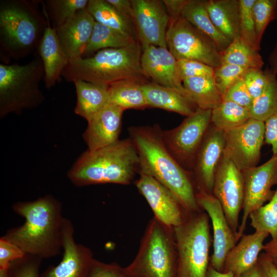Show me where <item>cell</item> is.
<instances>
[{
    "instance_id": "74e56055",
    "label": "cell",
    "mask_w": 277,
    "mask_h": 277,
    "mask_svg": "<svg viewBox=\"0 0 277 277\" xmlns=\"http://www.w3.org/2000/svg\"><path fill=\"white\" fill-rule=\"evenodd\" d=\"M277 7L276 0H255L253 6V15L259 44L269 22L274 17Z\"/></svg>"
},
{
    "instance_id": "8d00e7d4",
    "label": "cell",
    "mask_w": 277,
    "mask_h": 277,
    "mask_svg": "<svg viewBox=\"0 0 277 277\" xmlns=\"http://www.w3.org/2000/svg\"><path fill=\"white\" fill-rule=\"evenodd\" d=\"M255 1L239 0L240 35L247 44L259 51L260 44L257 39L252 11Z\"/></svg>"
},
{
    "instance_id": "e575fe53",
    "label": "cell",
    "mask_w": 277,
    "mask_h": 277,
    "mask_svg": "<svg viewBox=\"0 0 277 277\" xmlns=\"http://www.w3.org/2000/svg\"><path fill=\"white\" fill-rule=\"evenodd\" d=\"M249 111L251 118L264 122L277 111V80L273 73L265 91L253 100Z\"/></svg>"
},
{
    "instance_id": "7a4b0ae2",
    "label": "cell",
    "mask_w": 277,
    "mask_h": 277,
    "mask_svg": "<svg viewBox=\"0 0 277 277\" xmlns=\"http://www.w3.org/2000/svg\"><path fill=\"white\" fill-rule=\"evenodd\" d=\"M162 130L158 124L128 128L129 137L139 156V174L151 176L169 189L188 213L200 212L192 172L183 168L168 151L162 139Z\"/></svg>"
},
{
    "instance_id": "ee69618b",
    "label": "cell",
    "mask_w": 277,
    "mask_h": 277,
    "mask_svg": "<svg viewBox=\"0 0 277 277\" xmlns=\"http://www.w3.org/2000/svg\"><path fill=\"white\" fill-rule=\"evenodd\" d=\"M26 254L15 244L3 236L0 238V269H8L12 262Z\"/></svg>"
},
{
    "instance_id": "ab89813d",
    "label": "cell",
    "mask_w": 277,
    "mask_h": 277,
    "mask_svg": "<svg viewBox=\"0 0 277 277\" xmlns=\"http://www.w3.org/2000/svg\"><path fill=\"white\" fill-rule=\"evenodd\" d=\"M43 259L29 254L12 262L8 268L9 277H39Z\"/></svg>"
},
{
    "instance_id": "4316f807",
    "label": "cell",
    "mask_w": 277,
    "mask_h": 277,
    "mask_svg": "<svg viewBox=\"0 0 277 277\" xmlns=\"http://www.w3.org/2000/svg\"><path fill=\"white\" fill-rule=\"evenodd\" d=\"M181 16L210 37L222 53L231 42L212 23L205 5V1L187 0Z\"/></svg>"
},
{
    "instance_id": "f907efd6",
    "label": "cell",
    "mask_w": 277,
    "mask_h": 277,
    "mask_svg": "<svg viewBox=\"0 0 277 277\" xmlns=\"http://www.w3.org/2000/svg\"><path fill=\"white\" fill-rule=\"evenodd\" d=\"M264 252L277 268V239L264 244Z\"/></svg>"
},
{
    "instance_id": "bcb514c9",
    "label": "cell",
    "mask_w": 277,
    "mask_h": 277,
    "mask_svg": "<svg viewBox=\"0 0 277 277\" xmlns=\"http://www.w3.org/2000/svg\"><path fill=\"white\" fill-rule=\"evenodd\" d=\"M265 141L271 145L273 155L277 154V111L265 122Z\"/></svg>"
},
{
    "instance_id": "d590c367",
    "label": "cell",
    "mask_w": 277,
    "mask_h": 277,
    "mask_svg": "<svg viewBox=\"0 0 277 277\" xmlns=\"http://www.w3.org/2000/svg\"><path fill=\"white\" fill-rule=\"evenodd\" d=\"M89 0H48L46 1L47 15L53 27L64 24L78 11L86 9Z\"/></svg>"
},
{
    "instance_id": "4fadbf2b",
    "label": "cell",
    "mask_w": 277,
    "mask_h": 277,
    "mask_svg": "<svg viewBox=\"0 0 277 277\" xmlns=\"http://www.w3.org/2000/svg\"><path fill=\"white\" fill-rule=\"evenodd\" d=\"M244 196L243 215L237 239L243 235L249 214L264 205L272 197V187L277 185V154L273 155L263 164L242 171Z\"/></svg>"
},
{
    "instance_id": "11a10c76",
    "label": "cell",
    "mask_w": 277,
    "mask_h": 277,
    "mask_svg": "<svg viewBox=\"0 0 277 277\" xmlns=\"http://www.w3.org/2000/svg\"><path fill=\"white\" fill-rule=\"evenodd\" d=\"M0 277H9L8 268L0 269Z\"/></svg>"
},
{
    "instance_id": "db71d44e",
    "label": "cell",
    "mask_w": 277,
    "mask_h": 277,
    "mask_svg": "<svg viewBox=\"0 0 277 277\" xmlns=\"http://www.w3.org/2000/svg\"><path fill=\"white\" fill-rule=\"evenodd\" d=\"M271 65L272 66L273 73L277 74V46L271 56Z\"/></svg>"
},
{
    "instance_id": "ba28073f",
    "label": "cell",
    "mask_w": 277,
    "mask_h": 277,
    "mask_svg": "<svg viewBox=\"0 0 277 277\" xmlns=\"http://www.w3.org/2000/svg\"><path fill=\"white\" fill-rule=\"evenodd\" d=\"M177 256V277H206L211 235L209 217L201 211L188 214L173 228Z\"/></svg>"
},
{
    "instance_id": "f1b7e54d",
    "label": "cell",
    "mask_w": 277,
    "mask_h": 277,
    "mask_svg": "<svg viewBox=\"0 0 277 277\" xmlns=\"http://www.w3.org/2000/svg\"><path fill=\"white\" fill-rule=\"evenodd\" d=\"M183 85L197 107L212 110L223 101L213 77L198 76L183 80Z\"/></svg>"
},
{
    "instance_id": "9c48e42d",
    "label": "cell",
    "mask_w": 277,
    "mask_h": 277,
    "mask_svg": "<svg viewBox=\"0 0 277 277\" xmlns=\"http://www.w3.org/2000/svg\"><path fill=\"white\" fill-rule=\"evenodd\" d=\"M166 43L177 61H196L214 68L221 64L222 53L215 43L181 16L170 20Z\"/></svg>"
},
{
    "instance_id": "52a82bcc",
    "label": "cell",
    "mask_w": 277,
    "mask_h": 277,
    "mask_svg": "<svg viewBox=\"0 0 277 277\" xmlns=\"http://www.w3.org/2000/svg\"><path fill=\"white\" fill-rule=\"evenodd\" d=\"M44 77L41 58L25 65L0 64V117L35 108L44 100L39 84Z\"/></svg>"
},
{
    "instance_id": "277c9868",
    "label": "cell",
    "mask_w": 277,
    "mask_h": 277,
    "mask_svg": "<svg viewBox=\"0 0 277 277\" xmlns=\"http://www.w3.org/2000/svg\"><path fill=\"white\" fill-rule=\"evenodd\" d=\"M142 48L137 41L126 47L98 51L93 56L69 61L62 76L68 82L83 80L108 87L123 80L143 82Z\"/></svg>"
},
{
    "instance_id": "816d5d0a",
    "label": "cell",
    "mask_w": 277,
    "mask_h": 277,
    "mask_svg": "<svg viewBox=\"0 0 277 277\" xmlns=\"http://www.w3.org/2000/svg\"><path fill=\"white\" fill-rule=\"evenodd\" d=\"M235 277H267L266 273L259 261L252 268Z\"/></svg>"
},
{
    "instance_id": "5bb4252c",
    "label": "cell",
    "mask_w": 277,
    "mask_h": 277,
    "mask_svg": "<svg viewBox=\"0 0 277 277\" xmlns=\"http://www.w3.org/2000/svg\"><path fill=\"white\" fill-rule=\"evenodd\" d=\"M138 175L134 184L147 202L154 217L171 228L182 224L189 213L174 194L151 176L143 173Z\"/></svg>"
},
{
    "instance_id": "7c38bea8",
    "label": "cell",
    "mask_w": 277,
    "mask_h": 277,
    "mask_svg": "<svg viewBox=\"0 0 277 277\" xmlns=\"http://www.w3.org/2000/svg\"><path fill=\"white\" fill-rule=\"evenodd\" d=\"M224 154L242 171L257 166L265 141L264 122L250 118L245 124L224 132Z\"/></svg>"
},
{
    "instance_id": "d4e9b609",
    "label": "cell",
    "mask_w": 277,
    "mask_h": 277,
    "mask_svg": "<svg viewBox=\"0 0 277 277\" xmlns=\"http://www.w3.org/2000/svg\"><path fill=\"white\" fill-rule=\"evenodd\" d=\"M205 5L216 28L232 42L240 35L239 0H208Z\"/></svg>"
},
{
    "instance_id": "60d3db41",
    "label": "cell",
    "mask_w": 277,
    "mask_h": 277,
    "mask_svg": "<svg viewBox=\"0 0 277 277\" xmlns=\"http://www.w3.org/2000/svg\"><path fill=\"white\" fill-rule=\"evenodd\" d=\"M273 73L262 69H248L243 78L252 99L259 96L268 85Z\"/></svg>"
},
{
    "instance_id": "f35d334b",
    "label": "cell",
    "mask_w": 277,
    "mask_h": 277,
    "mask_svg": "<svg viewBox=\"0 0 277 277\" xmlns=\"http://www.w3.org/2000/svg\"><path fill=\"white\" fill-rule=\"evenodd\" d=\"M246 70L227 63H222L214 68L213 81L222 97L227 90L243 76Z\"/></svg>"
},
{
    "instance_id": "8992f818",
    "label": "cell",
    "mask_w": 277,
    "mask_h": 277,
    "mask_svg": "<svg viewBox=\"0 0 277 277\" xmlns=\"http://www.w3.org/2000/svg\"><path fill=\"white\" fill-rule=\"evenodd\" d=\"M132 277H177V256L173 228L153 217L148 222L133 260L124 267Z\"/></svg>"
},
{
    "instance_id": "4dcf8cb0",
    "label": "cell",
    "mask_w": 277,
    "mask_h": 277,
    "mask_svg": "<svg viewBox=\"0 0 277 277\" xmlns=\"http://www.w3.org/2000/svg\"><path fill=\"white\" fill-rule=\"evenodd\" d=\"M136 41L134 37L127 35L95 21L90 39L82 57L102 49L126 47Z\"/></svg>"
},
{
    "instance_id": "d6a6232c",
    "label": "cell",
    "mask_w": 277,
    "mask_h": 277,
    "mask_svg": "<svg viewBox=\"0 0 277 277\" xmlns=\"http://www.w3.org/2000/svg\"><path fill=\"white\" fill-rule=\"evenodd\" d=\"M222 63L235 65L246 69H262L264 65L259 51L247 44L240 36L235 37L222 53Z\"/></svg>"
},
{
    "instance_id": "44dd1931",
    "label": "cell",
    "mask_w": 277,
    "mask_h": 277,
    "mask_svg": "<svg viewBox=\"0 0 277 277\" xmlns=\"http://www.w3.org/2000/svg\"><path fill=\"white\" fill-rule=\"evenodd\" d=\"M95 23L86 8L78 11L64 24L55 28L60 44L69 61L83 56Z\"/></svg>"
},
{
    "instance_id": "484cf974",
    "label": "cell",
    "mask_w": 277,
    "mask_h": 277,
    "mask_svg": "<svg viewBox=\"0 0 277 277\" xmlns=\"http://www.w3.org/2000/svg\"><path fill=\"white\" fill-rule=\"evenodd\" d=\"M73 83L77 96L74 112L88 122L109 103L108 87L83 80Z\"/></svg>"
},
{
    "instance_id": "f546056e",
    "label": "cell",
    "mask_w": 277,
    "mask_h": 277,
    "mask_svg": "<svg viewBox=\"0 0 277 277\" xmlns=\"http://www.w3.org/2000/svg\"><path fill=\"white\" fill-rule=\"evenodd\" d=\"M86 9L96 22L135 38L133 22L121 14L107 0H89Z\"/></svg>"
},
{
    "instance_id": "7bdbcfd3",
    "label": "cell",
    "mask_w": 277,
    "mask_h": 277,
    "mask_svg": "<svg viewBox=\"0 0 277 277\" xmlns=\"http://www.w3.org/2000/svg\"><path fill=\"white\" fill-rule=\"evenodd\" d=\"M223 100L229 101L250 109L253 99L249 93L243 76L227 90L223 96Z\"/></svg>"
},
{
    "instance_id": "681fc988",
    "label": "cell",
    "mask_w": 277,
    "mask_h": 277,
    "mask_svg": "<svg viewBox=\"0 0 277 277\" xmlns=\"http://www.w3.org/2000/svg\"><path fill=\"white\" fill-rule=\"evenodd\" d=\"M259 261L263 267L267 277H277V268L264 252L260 254Z\"/></svg>"
},
{
    "instance_id": "b9f144b4",
    "label": "cell",
    "mask_w": 277,
    "mask_h": 277,
    "mask_svg": "<svg viewBox=\"0 0 277 277\" xmlns=\"http://www.w3.org/2000/svg\"><path fill=\"white\" fill-rule=\"evenodd\" d=\"M177 62L183 80L192 77L213 76L214 68L203 63L193 60H179Z\"/></svg>"
},
{
    "instance_id": "f5cc1de1",
    "label": "cell",
    "mask_w": 277,
    "mask_h": 277,
    "mask_svg": "<svg viewBox=\"0 0 277 277\" xmlns=\"http://www.w3.org/2000/svg\"><path fill=\"white\" fill-rule=\"evenodd\" d=\"M206 277H234L231 272L218 271L209 265Z\"/></svg>"
},
{
    "instance_id": "6da1fadb",
    "label": "cell",
    "mask_w": 277,
    "mask_h": 277,
    "mask_svg": "<svg viewBox=\"0 0 277 277\" xmlns=\"http://www.w3.org/2000/svg\"><path fill=\"white\" fill-rule=\"evenodd\" d=\"M12 209L25 222L7 230L4 238L15 244L26 254L43 260L61 253L66 217L58 200L46 195L34 201L16 202Z\"/></svg>"
},
{
    "instance_id": "603a6c76",
    "label": "cell",
    "mask_w": 277,
    "mask_h": 277,
    "mask_svg": "<svg viewBox=\"0 0 277 277\" xmlns=\"http://www.w3.org/2000/svg\"><path fill=\"white\" fill-rule=\"evenodd\" d=\"M46 14L48 25L38 46L44 70L46 87L53 86L62 76L69 59L64 52L59 42L55 28L51 27Z\"/></svg>"
},
{
    "instance_id": "8fae6325",
    "label": "cell",
    "mask_w": 277,
    "mask_h": 277,
    "mask_svg": "<svg viewBox=\"0 0 277 277\" xmlns=\"http://www.w3.org/2000/svg\"><path fill=\"white\" fill-rule=\"evenodd\" d=\"M212 194L221 203L237 236L239 214L244 202V178L242 171L224 153L215 172Z\"/></svg>"
},
{
    "instance_id": "5b68a950",
    "label": "cell",
    "mask_w": 277,
    "mask_h": 277,
    "mask_svg": "<svg viewBox=\"0 0 277 277\" xmlns=\"http://www.w3.org/2000/svg\"><path fill=\"white\" fill-rule=\"evenodd\" d=\"M38 2L5 0L0 2V44L10 57L27 56L38 46L48 25Z\"/></svg>"
},
{
    "instance_id": "2e32d148",
    "label": "cell",
    "mask_w": 277,
    "mask_h": 277,
    "mask_svg": "<svg viewBox=\"0 0 277 277\" xmlns=\"http://www.w3.org/2000/svg\"><path fill=\"white\" fill-rule=\"evenodd\" d=\"M196 199L199 207L205 211L212 223L213 251L210 265L223 272L226 256L238 241L236 234L229 226L221 203L213 194L198 190Z\"/></svg>"
},
{
    "instance_id": "f6af8a7d",
    "label": "cell",
    "mask_w": 277,
    "mask_h": 277,
    "mask_svg": "<svg viewBox=\"0 0 277 277\" xmlns=\"http://www.w3.org/2000/svg\"><path fill=\"white\" fill-rule=\"evenodd\" d=\"M124 267L116 263H106L95 260L87 277H125Z\"/></svg>"
},
{
    "instance_id": "9f6ffc18",
    "label": "cell",
    "mask_w": 277,
    "mask_h": 277,
    "mask_svg": "<svg viewBox=\"0 0 277 277\" xmlns=\"http://www.w3.org/2000/svg\"><path fill=\"white\" fill-rule=\"evenodd\" d=\"M125 277H132V276H129V275H127L125 274Z\"/></svg>"
},
{
    "instance_id": "30bf717a",
    "label": "cell",
    "mask_w": 277,
    "mask_h": 277,
    "mask_svg": "<svg viewBox=\"0 0 277 277\" xmlns=\"http://www.w3.org/2000/svg\"><path fill=\"white\" fill-rule=\"evenodd\" d=\"M211 110L197 108L177 127L162 130L168 151L188 171H192L196 153L211 124Z\"/></svg>"
},
{
    "instance_id": "cb8c5ba5",
    "label": "cell",
    "mask_w": 277,
    "mask_h": 277,
    "mask_svg": "<svg viewBox=\"0 0 277 277\" xmlns=\"http://www.w3.org/2000/svg\"><path fill=\"white\" fill-rule=\"evenodd\" d=\"M148 107L159 108L188 116L198 108L190 98L177 90L154 82L142 84Z\"/></svg>"
},
{
    "instance_id": "7dc6e473",
    "label": "cell",
    "mask_w": 277,
    "mask_h": 277,
    "mask_svg": "<svg viewBox=\"0 0 277 277\" xmlns=\"http://www.w3.org/2000/svg\"><path fill=\"white\" fill-rule=\"evenodd\" d=\"M121 14L133 22V9L132 0H107Z\"/></svg>"
},
{
    "instance_id": "1f68e13d",
    "label": "cell",
    "mask_w": 277,
    "mask_h": 277,
    "mask_svg": "<svg viewBox=\"0 0 277 277\" xmlns=\"http://www.w3.org/2000/svg\"><path fill=\"white\" fill-rule=\"evenodd\" d=\"M251 118L249 109L223 100L211 110V124L224 132L239 127Z\"/></svg>"
},
{
    "instance_id": "9a60e30c",
    "label": "cell",
    "mask_w": 277,
    "mask_h": 277,
    "mask_svg": "<svg viewBox=\"0 0 277 277\" xmlns=\"http://www.w3.org/2000/svg\"><path fill=\"white\" fill-rule=\"evenodd\" d=\"M133 22L142 49L149 46L167 48L170 16L162 1L132 0Z\"/></svg>"
},
{
    "instance_id": "d6986e66",
    "label": "cell",
    "mask_w": 277,
    "mask_h": 277,
    "mask_svg": "<svg viewBox=\"0 0 277 277\" xmlns=\"http://www.w3.org/2000/svg\"><path fill=\"white\" fill-rule=\"evenodd\" d=\"M141 66L144 75L153 82L177 90L193 101L184 87L177 61L167 48L149 46L143 49Z\"/></svg>"
},
{
    "instance_id": "ffe728a7",
    "label": "cell",
    "mask_w": 277,
    "mask_h": 277,
    "mask_svg": "<svg viewBox=\"0 0 277 277\" xmlns=\"http://www.w3.org/2000/svg\"><path fill=\"white\" fill-rule=\"evenodd\" d=\"M124 110L108 103L87 122L83 134L89 151H94L119 141Z\"/></svg>"
},
{
    "instance_id": "83f0119b",
    "label": "cell",
    "mask_w": 277,
    "mask_h": 277,
    "mask_svg": "<svg viewBox=\"0 0 277 277\" xmlns=\"http://www.w3.org/2000/svg\"><path fill=\"white\" fill-rule=\"evenodd\" d=\"M144 83L135 80H123L108 86L109 103L123 110L143 109L148 107L146 97L142 88Z\"/></svg>"
},
{
    "instance_id": "c3c4849f",
    "label": "cell",
    "mask_w": 277,
    "mask_h": 277,
    "mask_svg": "<svg viewBox=\"0 0 277 277\" xmlns=\"http://www.w3.org/2000/svg\"><path fill=\"white\" fill-rule=\"evenodd\" d=\"M162 1L170 19H175L181 16L182 9L187 0H163Z\"/></svg>"
},
{
    "instance_id": "836d02e7",
    "label": "cell",
    "mask_w": 277,
    "mask_h": 277,
    "mask_svg": "<svg viewBox=\"0 0 277 277\" xmlns=\"http://www.w3.org/2000/svg\"><path fill=\"white\" fill-rule=\"evenodd\" d=\"M249 217L255 231L267 233L272 240L277 239V186L268 202L251 212Z\"/></svg>"
},
{
    "instance_id": "e0dca14e",
    "label": "cell",
    "mask_w": 277,
    "mask_h": 277,
    "mask_svg": "<svg viewBox=\"0 0 277 277\" xmlns=\"http://www.w3.org/2000/svg\"><path fill=\"white\" fill-rule=\"evenodd\" d=\"M72 222L65 218L63 232V257L59 264L51 265L39 277H87L95 260L91 250L77 243Z\"/></svg>"
},
{
    "instance_id": "ac0fdd59",
    "label": "cell",
    "mask_w": 277,
    "mask_h": 277,
    "mask_svg": "<svg viewBox=\"0 0 277 277\" xmlns=\"http://www.w3.org/2000/svg\"><path fill=\"white\" fill-rule=\"evenodd\" d=\"M224 147V132L210 124L196 153L191 171L197 190L212 194L215 174Z\"/></svg>"
},
{
    "instance_id": "7402d4cb",
    "label": "cell",
    "mask_w": 277,
    "mask_h": 277,
    "mask_svg": "<svg viewBox=\"0 0 277 277\" xmlns=\"http://www.w3.org/2000/svg\"><path fill=\"white\" fill-rule=\"evenodd\" d=\"M268 236L267 233L255 231L252 234H243L226 255L223 271L231 272L235 277L254 266L259 261L264 242Z\"/></svg>"
},
{
    "instance_id": "3957f363",
    "label": "cell",
    "mask_w": 277,
    "mask_h": 277,
    "mask_svg": "<svg viewBox=\"0 0 277 277\" xmlns=\"http://www.w3.org/2000/svg\"><path fill=\"white\" fill-rule=\"evenodd\" d=\"M140 160L130 138L94 151L87 150L67 172L70 182L77 187L92 185L130 184L140 172Z\"/></svg>"
}]
</instances>
